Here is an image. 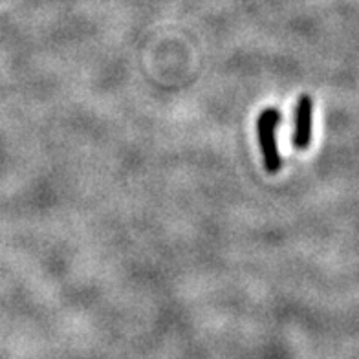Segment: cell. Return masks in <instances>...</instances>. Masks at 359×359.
Returning <instances> with one entry per match:
<instances>
[{"instance_id": "1", "label": "cell", "mask_w": 359, "mask_h": 359, "mask_svg": "<svg viewBox=\"0 0 359 359\" xmlns=\"http://www.w3.org/2000/svg\"><path fill=\"white\" fill-rule=\"evenodd\" d=\"M280 119H283V116L277 109H264L257 119L260 152H262L264 169L269 175H275L283 165L279 147H277V128H279Z\"/></svg>"}, {"instance_id": "2", "label": "cell", "mask_w": 359, "mask_h": 359, "mask_svg": "<svg viewBox=\"0 0 359 359\" xmlns=\"http://www.w3.org/2000/svg\"><path fill=\"white\" fill-rule=\"evenodd\" d=\"M312 97L303 94L299 97L297 109H295V133H293V145L299 151H306L312 142Z\"/></svg>"}]
</instances>
